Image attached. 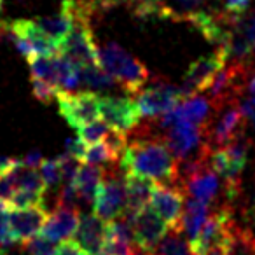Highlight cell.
I'll return each instance as SVG.
<instances>
[{"label":"cell","mask_w":255,"mask_h":255,"mask_svg":"<svg viewBox=\"0 0 255 255\" xmlns=\"http://www.w3.org/2000/svg\"><path fill=\"white\" fill-rule=\"evenodd\" d=\"M159 128L152 123H140L129 133L124 152L119 157L121 171L124 175H138L157 184L177 185L178 161L166 145L163 135H157Z\"/></svg>","instance_id":"6da1fadb"},{"label":"cell","mask_w":255,"mask_h":255,"mask_svg":"<svg viewBox=\"0 0 255 255\" xmlns=\"http://www.w3.org/2000/svg\"><path fill=\"white\" fill-rule=\"evenodd\" d=\"M98 63L116 79L128 95H136L149 79L145 65L112 40L98 47Z\"/></svg>","instance_id":"7a4b0ae2"},{"label":"cell","mask_w":255,"mask_h":255,"mask_svg":"<svg viewBox=\"0 0 255 255\" xmlns=\"http://www.w3.org/2000/svg\"><path fill=\"white\" fill-rule=\"evenodd\" d=\"M227 61H229V56H227V51L224 47H217L215 53L205 54V56L192 61L182 77L180 86H178L182 98H189L192 95H198L199 91L208 89L213 77L219 74L220 68Z\"/></svg>","instance_id":"3957f363"},{"label":"cell","mask_w":255,"mask_h":255,"mask_svg":"<svg viewBox=\"0 0 255 255\" xmlns=\"http://www.w3.org/2000/svg\"><path fill=\"white\" fill-rule=\"evenodd\" d=\"M126 210V185L123 171L109 170L103 175L98 191L93 199V212L103 220L119 219Z\"/></svg>","instance_id":"277c9868"},{"label":"cell","mask_w":255,"mask_h":255,"mask_svg":"<svg viewBox=\"0 0 255 255\" xmlns=\"http://www.w3.org/2000/svg\"><path fill=\"white\" fill-rule=\"evenodd\" d=\"M245 131V116L240 102H229L222 105L210 124L206 126V142L210 149H219L231 143L238 135Z\"/></svg>","instance_id":"5b68a950"},{"label":"cell","mask_w":255,"mask_h":255,"mask_svg":"<svg viewBox=\"0 0 255 255\" xmlns=\"http://www.w3.org/2000/svg\"><path fill=\"white\" fill-rule=\"evenodd\" d=\"M135 96L142 117H150V119H156V117L170 112L184 100L178 86L171 84L170 81H164V79H157L149 88H142Z\"/></svg>","instance_id":"8992f818"},{"label":"cell","mask_w":255,"mask_h":255,"mask_svg":"<svg viewBox=\"0 0 255 255\" xmlns=\"http://www.w3.org/2000/svg\"><path fill=\"white\" fill-rule=\"evenodd\" d=\"M100 117L114 131L129 135L140 124L142 114L129 96H100Z\"/></svg>","instance_id":"52a82bcc"},{"label":"cell","mask_w":255,"mask_h":255,"mask_svg":"<svg viewBox=\"0 0 255 255\" xmlns=\"http://www.w3.org/2000/svg\"><path fill=\"white\" fill-rule=\"evenodd\" d=\"M56 102L60 114L75 129L91 121H96L100 116V96L93 91H60Z\"/></svg>","instance_id":"ba28073f"},{"label":"cell","mask_w":255,"mask_h":255,"mask_svg":"<svg viewBox=\"0 0 255 255\" xmlns=\"http://www.w3.org/2000/svg\"><path fill=\"white\" fill-rule=\"evenodd\" d=\"M163 138L173 156L177 157V161L187 159V157L203 152L205 149H210L206 142V128L196 126V124H173L163 133Z\"/></svg>","instance_id":"9c48e42d"},{"label":"cell","mask_w":255,"mask_h":255,"mask_svg":"<svg viewBox=\"0 0 255 255\" xmlns=\"http://www.w3.org/2000/svg\"><path fill=\"white\" fill-rule=\"evenodd\" d=\"M135 229V245L142 250L152 252L161 243L164 236L170 233V224L159 215L154 208H143L133 219Z\"/></svg>","instance_id":"30bf717a"},{"label":"cell","mask_w":255,"mask_h":255,"mask_svg":"<svg viewBox=\"0 0 255 255\" xmlns=\"http://www.w3.org/2000/svg\"><path fill=\"white\" fill-rule=\"evenodd\" d=\"M152 208L170 224L171 229H180L182 212L185 206V191L178 185L156 184L150 199Z\"/></svg>","instance_id":"8fae6325"},{"label":"cell","mask_w":255,"mask_h":255,"mask_svg":"<svg viewBox=\"0 0 255 255\" xmlns=\"http://www.w3.org/2000/svg\"><path fill=\"white\" fill-rule=\"evenodd\" d=\"M107 236V220L98 217L95 212L86 213L79 220L77 231L74 234V241L88 255H96L103 250Z\"/></svg>","instance_id":"7c38bea8"},{"label":"cell","mask_w":255,"mask_h":255,"mask_svg":"<svg viewBox=\"0 0 255 255\" xmlns=\"http://www.w3.org/2000/svg\"><path fill=\"white\" fill-rule=\"evenodd\" d=\"M9 220L18 243H26L30 238L40 234V229L47 220V212L44 206L12 208L9 210Z\"/></svg>","instance_id":"4fadbf2b"},{"label":"cell","mask_w":255,"mask_h":255,"mask_svg":"<svg viewBox=\"0 0 255 255\" xmlns=\"http://www.w3.org/2000/svg\"><path fill=\"white\" fill-rule=\"evenodd\" d=\"M79 220H81V215H79L77 208L58 206L56 212L47 215V220L44 222L40 234L44 238H47V240L54 241V243L67 241L75 234Z\"/></svg>","instance_id":"5bb4252c"},{"label":"cell","mask_w":255,"mask_h":255,"mask_svg":"<svg viewBox=\"0 0 255 255\" xmlns=\"http://www.w3.org/2000/svg\"><path fill=\"white\" fill-rule=\"evenodd\" d=\"M220 182H222L220 177L208 164V166L201 168L198 173L189 177L180 187L184 189L185 196H189V198H194L198 201L206 203V205H212L217 199V196H219L220 187H222Z\"/></svg>","instance_id":"9a60e30c"},{"label":"cell","mask_w":255,"mask_h":255,"mask_svg":"<svg viewBox=\"0 0 255 255\" xmlns=\"http://www.w3.org/2000/svg\"><path fill=\"white\" fill-rule=\"evenodd\" d=\"M12 28V32L16 35L26 39L30 44H32L33 51H35V56H56V54L61 53V46L56 42V40L51 39L47 33H44L42 30L39 28L35 21H28V19H18V21L9 23Z\"/></svg>","instance_id":"2e32d148"},{"label":"cell","mask_w":255,"mask_h":255,"mask_svg":"<svg viewBox=\"0 0 255 255\" xmlns=\"http://www.w3.org/2000/svg\"><path fill=\"white\" fill-rule=\"evenodd\" d=\"M157 182L150 180L138 175H124V185H126V210L124 215L135 219V215L147 206L152 199V192Z\"/></svg>","instance_id":"e0dca14e"},{"label":"cell","mask_w":255,"mask_h":255,"mask_svg":"<svg viewBox=\"0 0 255 255\" xmlns=\"http://www.w3.org/2000/svg\"><path fill=\"white\" fill-rule=\"evenodd\" d=\"M208 215H210V205H206V203H203V201H198V199H194V198L185 199V206H184V212H182V219H180V231L187 236L191 245L198 240V236H199V233H201Z\"/></svg>","instance_id":"ac0fdd59"},{"label":"cell","mask_w":255,"mask_h":255,"mask_svg":"<svg viewBox=\"0 0 255 255\" xmlns=\"http://www.w3.org/2000/svg\"><path fill=\"white\" fill-rule=\"evenodd\" d=\"M103 175H105V171L100 166H95V164L81 166L74 184L77 187L84 205H93V199H95L96 191H98L100 184H102Z\"/></svg>","instance_id":"d6986e66"},{"label":"cell","mask_w":255,"mask_h":255,"mask_svg":"<svg viewBox=\"0 0 255 255\" xmlns=\"http://www.w3.org/2000/svg\"><path fill=\"white\" fill-rule=\"evenodd\" d=\"M163 9V18H170L173 21H187L201 12L205 0H159Z\"/></svg>","instance_id":"ffe728a7"},{"label":"cell","mask_w":255,"mask_h":255,"mask_svg":"<svg viewBox=\"0 0 255 255\" xmlns=\"http://www.w3.org/2000/svg\"><path fill=\"white\" fill-rule=\"evenodd\" d=\"M114 5H126L133 11V14L142 19L163 18L159 0H102V7L110 9Z\"/></svg>","instance_id":"44dd1931"},{"label":"cell","mask_w":255,"mask_h":255,"mask_svg":"<svg viewBox=\"0 0 255 255\" xmlns=\"http://www.w3.org/2000/svg\"><path fill=\"white\" fill-rule=\"evenodd\" d=\"M81 82L89 88L91 91H105L117 84V81L105 70L102 68L100 63H89L82 65L81 68Z\"/></svg>","instance_id":"7402d4cb"},{"label":"cell","mask_w":255,"mask_h":255,"mask_svg":"<svg viewBox=\"0 0 255 255\" xmlns=\"http://www.w3.org/2000/svg\"><path fill=\"white\" fill-rule=\"evenodd\" d=\"M152 255H192L191 243L185 240L180 229H170V233L152 250Z\"/></svg>","instance_id":"603a6c76"},{"label":"cell","mask_w":255,"mask_h":255,"mask_svg":"<svg viewBox=\"0 0 255 255\" xmlns=\"http://www.w3.org/2000/svg\"><path fill=\"white\" fill-rule=\"evenodd\" d=\"M12 177L16 180V185L18 189H30V191H37V192H46L47 185L44 182L42 175L37 171V168H28L23 166L21 163L11 171Z\"/></svg>","instance_id":"cb8c5ba5"},{"label":"cell","mask_w":255,"mask_h":255,"mask_svg":"<svg viewBox=\"0 0 255 255\" xmlns=\"http://www.w3.org/2000/svg\"><path fill=\"white\" fill-rule=\"evenodd\" d=\"M28 63H30L32 77L58 86V70H56V63H54V56H51V58L33 56L28 60ZM58 88H60V86H58Z\"/></svg>","instance_id":"d4e9b609"},{"label":"cell","mask_w":255,"mask_h":255,"mask_svg":"<svg viewBox=\"0 0 255 255\" xmlns=\"http://www.w3.org/2000/svg\"><path fill=\"white\" fill-rule=\"evenodd\" d=\"M110 131V128L107 126L105 121H91V123L84 124V126L77 128V136L86 143V145H93L98 143L100 140H105L107 133Z\"/></svg>","instance_id":"484cf974"},{"label":"cell","mask_w":255,"mask_h":255,"mask_svg":"<svg viewBox=\"0 0 255 255\" xmlns=\"http://www.w3.org/2000/svg\"><path fill=\"white\" fill-rule=\"evenodd\" d=\"M82 161H84L86 164L102 166V164H114V161H117V159L114 157V154L110 152L107 143H93V145L86 147V154Z\"/></svg>","instance_id":"4316f807"},{"label":"cell","mask_w":255,"mask_h":255,"mask_svg":"<svg viewBox=\"0 0 255 255\" xmlns=\"http://www.w3.org/2000/svg\"><path fill=\"white\" fill-rule=\"evenodd\" d=\"M12 208H32V206H44V194L30 189H16L14 196L9 201Z\"/></svg>","instance_id":"83f0119b"},{"label":"cell","mask_w":255,"mask_h":255,"mask_svg":"<svg viewBox=\"0 0 255 255\" xmlns=\"http://www.w3.org/2000/svg\"><path fill=\"white\" fill-rule=\"evenodd\" d=\"M40 175H42L47 189L58 187V185H60V182H61L60 157H58V159H44V163L40 164Z\"/></svg>","instance_id":"f1b7e54d"},{"label":"cell","mask_w":255,"mask_h":255,"mask_svg":"<svg viewBox=\"0 0 255 255\" xmlns=\"http://www.w3.org/2000/svg\"><path fill=\"white\" fill-rule=\"evenodd\" d=\"M25 247L30 255H56V245H54V241L44 238L42 234H37V236L30 238L25 243Z\"/></svg>","instance_id":"f546056e"},{"label":"cell","mask_w":255,"mask_h":255,"mask_svg":"<svg viewBox=\"0 0 255 255\" xmlns=\"http://www.w3.org/2000/svg\"><path fill=\"white\" fill-rule=\"evenodd\" d=\"M60 164H61V182L65 184H74L77 173L81 170V159L70 156V154H61L60 156Z\"/></svg>","instance_id":"4dcf8cb0"},{"label":"cell","mask_w":255,"mask_h":255,"mask_svg":"<svg viewBox=\"0 0 255 255\" xmlns=\"http://www.w3.org/2000/svg\"><path fill=\"white\" fill-rule=\"evenodd\" d=\"M32 89H33V95H35V98L39 100V102H42V103L53 102V100L58 96V93L61 91L58 86L49 84V82L40 81V79H35V77H32Z\"/></svg>","instance_id":"1f68e13d"},{"label":"cell","mask_w":255,"mask_h":255,"mask_svg":"<svg viewBox=\"0 0 255 255\" xmlns=\"http://www.w3.org/2000/svg\"><path fill=\"white\" fill-rule=\"evenodd\" d=\"M84 205L81 194H79L75 184H65L58 194V206H67V208H77Z\"/></svg>","instance_id":"d6a6232c"},{"label":"cell","mask_w":255,"mask_h":255,"mask_svg":"<svg viewBox=\"0 0 255 255\" xmlns=\"http://www.w3.org/2000/svg\"><path fill=\"white\" fill-rule=\"evenodd\" d=\"M103 252H107L109 255H131L133 243L121 240V238H117V236H112V234H107Z\"/></svg>","instance_id":"836d02e7"},{"label":"cell","mask_w":255,"mask_h":255,"mask_svg":"<svg viewBox=\"0 0 255 255\" xmlns=\"http://www.w3.org/2000/svg\"><path fill=\"white\" fill-rule=\"evenodd\" d=\"M14 243H18V240H16L14 233H12L11 220H9V210L7 212H0V248L7 250Z\"/></svg>","instance_id":"e575fe53"},{"label":"cell","mask_w":255,"mask_h":255,"mask_svg":"<svg viewBox=\"0 0 255 255\" xmlns=\"http://www.w3.org/2000/svg\"><path fill=\"white\" fill-rule=\"evenodd\" d=\"M16 189V180L12 177V173H7V175H0V198L5 199V201H11V198L14 196Z\"/></svg>","instance_id":"d590c367"},{"label":"cell","mask_w":255,"mask_h":255,"mask_svg":"<svg viewBox=\"0 0 255 255\" xmlns=\"http://www.w3.org/2000/svg\"><path fill=\"white\" fill-rule=\"evenodd\" d=\"M240 107L245 116V121L250 124L252 131H254V135H255V95H250L248 98L240 100Z\"/></svg>","instance_id":"8d00e7d4"},{"label":"cell","mask_w":255,"mask_h":255,"mask_svg":"<svg viewBox=\"0 0 255 255\" xmlns=\"http://www.w3.org/2000/svg\"><path fill=\"white\" fill-rule=\"evenodd\" d=\"M65 154H70V156L77 157V159H84L86 154V143L82 142L79 136H74V138H68L65 142Z\"/></svg>","instance_id":"74e56055"},{"label":"cell","mask_w":255,"mask_h":255,"mask_svg":"<svg viewBox=\"0 0 255 255\" xmlns=\"http://www.w3.org/2000/svg\"><path fill=\"white\" fill-rule=\"evenodd\" d=\"M222 4L227 14H241L248 9L250 0H222Z\"/></svg>","instance_id":"f35d334b"},{"label":"cell","mask_w":255,"mask_h":255,"mask_svg":"<svg viewBox=\"0 0 255 255\" xmlns=\"http://www.w3.org/2000/svg\"><path fill=\"white\" fill-rule=\"evenodd\" d=\"M56 255H88L75 241H61V245L56 248Z\"/></svg>","instance_id":"ab89813d"},{"label":"cell","mask_w":255,"mask_h":255,"mask_svg":"<svg viewBox=\"0 0 255 255\" xmlns=\"http://www.w3.org/2000/svg\"><path fill=\"white\" fill-rule=\"evenodd\" d=\"M19 163L23 164V166H28V168H40V164L44 163V157L40 152H37V150H33V152H28L25 157H23Z\"/></svg>","instance_id":"60d3db41"},{"label":"cell","mask_w":255,"mask_h":255,"mask_svg":"<svg viewBox=\"0 0 255 255\" xmlns=\"http://www.w3.org/2000/svg\"><path fill=\"white\" fill-rule=\"evenodd\" d=\"M18 164H19L18 159H12V157H7V156H0V175L11 173Z\"/></svg>","instance_id":"b9f144b4"},{"label":"cell","mask_w":255,"mask_h":255,"mask_svg":"<svg viewBox=\"0 0 255 255\" xmlns=\"http://www.w3.org/2000/svg\"><path fill=\"white\" fill-rule=\"evenodd\" d=\"M231 245H219V247H213L206 252L205 255H229Z\"/></svg>","instance_id":"7bdbcfd3"},{"label":"cell","mask_w":255,"mask_h":255,"mask_svg":"<svg viewBox=\"0 0 255 255\" xmlns=\"http://www.w3.org/2000/svg\"><path fill=\"white\" fill-rule=\"evenodd\" d=\"M131 255H150V252L142 250V248H138V247H136V250H133V254H131Z\"/></svg>","instance_id":"ee69618b"},{"label":"cell","mask_w":255,"mask_h":255,"mask_svg":"<svg viewBox=\"0 0 255 255\" xmlns=\"http://www.w3.org/2000/svg\"><path fill=\"white\" fill-rule=\"evenodd\" d=\"M2 7H4V0H0V12H2Z\"/></svg>","instance_id":"f6af8a7d"},{"label":"cell","mask_w":255,"mask_h":255,"mask_svg":"<svg viewBox=\"0 0 255 255\" xmlns=\"http://www.w3.org/2000/svg\"><path fill=\"white\" fill-rule=\"evenodd\" d=\"M96 255H109V254H107V252H103V254H96Z\"/></svg>","instance_id":"bcb514c9"},{"label":"cell","mask_w":255,"mask_h":255,"mask_svg":"<svg viewBox=\"0 0 255 255\" xmlns=\"http://www.w3.org/2000/svg\"><path fill=\"white\" fill-rule=\"evenodd\" d=\"M254 241H255V236H254Z\"/></svg>","instance_id":"7dc6e473"},{"label":"cell","mask_w":255,"mask_h":255,"mask_svg":"<svg viewBox=\"0 0 255 255\" xmlns=\"http://www.w3.org/2000/svg\"><path fill=\"white\" fill-rule=\"evenodd\" d=\"M192 255H194V254H192Z\"/></svg>","instance_id":"c3c4849f"}]
</instances>
